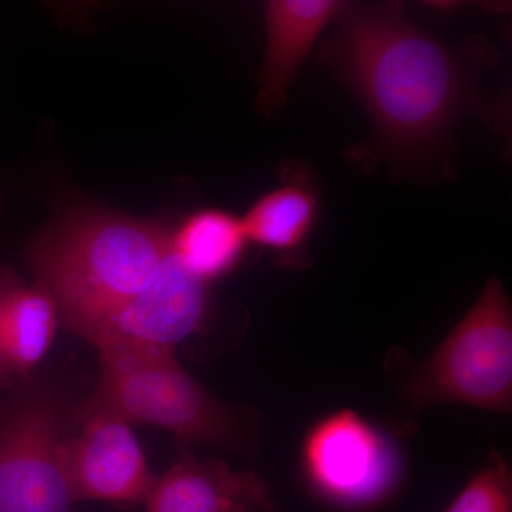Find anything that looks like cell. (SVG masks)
I'll return each instance as SVG.
<instances>
[{
    "label": "cell",
    "instance_id": "1",
    "mask_svg": "<svg viewBox=\"0 0 512 512\" xmlns=\"http://www.w3.org/2000/svg\"><path fill=\"white\" fill-rule=\"evenodd\" d=\"M320 59L359 100L372 124L352 163L396 175L453 177L454 136L476 116L510 133L505 99L483 92L481 77L498 56L483 39L448 45L410 19L402 3H345Z\"/></svg>",
    "mask_w": 512,
    "mask_h": 512
},
{
    "label": "cell",
    "instance_id": "2",
    "mask_svg": "<svg viewBox=\"0 0 512 512\" xmlns=\"http://www.w3.org/2000/svg\"><path fill=\"white\" fill-rule=\"evenodd\" d=\"M171 231L96 205H70L30 242V271L60 322L84 339L157 278L171 255Z\"/></svg>",
    "mask_w": 512,
    "mask_h": 512
},
{
    "label": "cell",
    "instance_id": "3",
    "mask_svg": "<svg viewBox=\"0 0 512 512\" xmlns=\"http://www.w3.org/2000/svg\"><path fill=\"white\" fill-rule=\"evenodd\" d=\"M99 353V380L77 412L158 427L185 444L234 451L251 446L254 437L245 417L194 379L174 350L114 346Z\"/></svg>",
    "mask_w": 512,
    "mask_h": 512
},
{
    "label": "cell",
    "instance_id": "4",
    "mask_svg": "<svg viewBox=\"0 0 512 512\" xmlns=\"http://www.w3.org/2000/svg\"><path fill=\"white\" fill-rule=\"evenodd\" d=\"M0 399V512H74L66 447L77 404L47 383H20Z\"/></svg>",
    "mask_w": 512,
    "mask_h": 512
},
{
    "label": "cell",
    "instance_id": "5",
    "mask_svg": "<svg viewBox=\"0 0 512 512\" xmlns=\"http://www.w3.org/2000/svg\"><path fill=\"white\" fill-rule=\"evenodd\" d=\"M407 397L416 407L454 403L511 413L512 306L501 279H488L466 315L417 367Z\"/></svg>",
    "mask_w": 512,
    "mask_h": 512
},
{
    "label": "cell",
    "instance_id": "6",
    "mask_svg": "<svg viewBox=\"0 0 512 512\" xmlns=\"http://www.w3.org/2000/svg\"><path fill=\"white\" fill-rule=\"evenodd\" d=\"M301 466L313 493L346 511L379 507L392 497L403 474L392 439L349 409L313 424L303 440Z\"/></svg>",
    "mask_w": 512,
    "mask_h": 512
},
{
    "label": "cell",
    "instance_id": "7",
    "mask_svg": "<svg viewBox=\"0 0 512 512\" xmlns=\"http://www.w3.org/2000/svg\"><path fill=\"white\" fill-rule=\"evenodd\" d=\"M210 286L191 275L171 251L150 286L101 320L84 340L97 350L114 346L174 350L178 343L207 329Z\"/></svg>",
    "mask_w": 512,
    "mask_h": 512
},
{
    "label": "cell",
    "instance_id": "8",
    "mask_svg": "<svg viewBox=\"0 0 512 512\" xmlns=\"http://www.w3.org/2000/svg\"><path fill=\"white\" fill-rule=\"evenodd\" d=\"M66 447V470L74 498L117 508L146 503L157 476L126 421L111 414L77 412Z\"/></svg>",
    "mask_w": 512,
    "mask_h": 512
},
{
    "label": "cell",
    "instance_id": "9",
    "mask_svg": "<svg viewBox=\"0 0 512 512\" xmlns=\"http://www.w3.org/2000/svg\"><path fill=\"white\" fill-rule=\"evenodd\" d=\"M322 198V185L311 165L289 158L279 168V184L259 197L241 218L249 244L271 251L281 268H308Z\"/></svg>",
    "mask_w": 512,
    "mask_h": 512
},
{
    "label": "cell",
    "instance_id": "10",
    "mask_svg": "<svg viewBox=\"0 0 512 512\" xmlns=\"http://www.w3.org/2000/svg\"><path fill=\"white\" fill-rule=\"evenodd\" d=\"M147 512H275L271 487L255 471L183 454L148 494Z\"/></svg>",
    "mask_w": 512,
    "mask_h": 512
},
{
    "label": "cell",
    "instance_id": "11",
    "mask_svg": "<svg viewBox=\"0 0 512 512\" xmlns=\"http://www.w3.org/2000/svg\"><path fill=\"white\" fill-rule=\"evenodd\" d=\"M340 0H271L265 5L266 46L258 106L266 116L284 109L299 70L322 33L335 23Z\"/></svg>",
    "mask_w": 512,
    "mask_h": 512
},
{
    "label": "cell",
    "instance_id": "12",
    "mask_svg": "<svg viewBox=\"0 0 512 512\" xmlns=\"http://www.w3.org/2000/svg\"><path fill=\"white\" fill-rule=\"evenodd\" d=\"M59 320L56 303L42 286L28 285L0 266V389L32 379L52 348Z\"/></svg>",
    "mask_w": 512,
    "mask_h": 512
},
{
    "label": "cell",
    "instance_id": "13",
    "mask_svg": "<svg viewBox=\"0 0 512 512\" xmlns=\"http://www.w3.org/2000/svg\"><path fill=\"white\" fill-rule=\"evenodd\" d=\"M249 245L241 218L217 208L194 212L171 231L175 258L208 285L237 269Z\"/></svg>",
    "mask_w": 512,
    "mask_h": 512
},
{
    "label": "cell",
    "instance_id": "14",
    "mask_svg": "<svg viewBox=\"0 0 512 512\" xmlns=\"http://www.w3.org/2000/svg\"><path fill=\"white\" fill-rule=\"evenodd\" d=\"M446 512H512V470L507 458L494 450Z\"/></svg>",
    "mask_w": 512,
    "mask_h": 512
}]
</instances>
